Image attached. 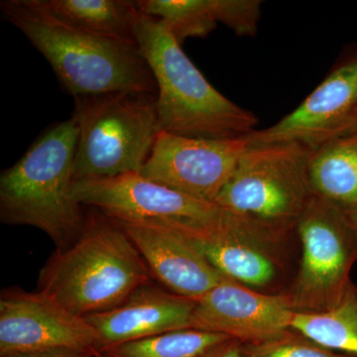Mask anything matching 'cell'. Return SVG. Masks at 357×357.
Segmentation results:
<instances>
[{
  "label": "cell",
  "mask_w": 357,
  "mask_h": 357,
  "mask_svg": "<svg viewBox=\"0 0 357 357\" xmlns=\"http://www.w3.org/2000/svg\"><path fill=\"white\" fill-rule=\"evenodd\" d=\"M347 215H349V220H351L354 229L357 230V208L356 210L347 211Z\"/></svg>",
  "instance_id": "obj_24"
},
{
  "label": "cell",
  "mask_w": 357,
  "mask_h": 357,
  "mask_svg": "<svg viewBox=\"0 0 357 357\" xmlns=\"http://www.w3.org/2000/svg\"><path fill=\"white\" fill-rule=\"evenodd\" d=\"M70 194L81 206L96 208L119 222L159 220L204 222L217 217L222 211L215 204L148 180L140 173L75 181Z\"/></svg>",
  "instance_id": "obj_13"
},
{
  "label": "cell",
  "mask_w": 357,
  "mask_h": 357,
  "mask_svg": "<svg viewBox=\"0 0 357 357\" xmlns=\"http://www.w3.org/2000/svg\"><path fill=\"white\" fill-rule=\"evenodd\" d=\"M357 129V48L293 112L269 128L243 137L248 146L297 142L310 149Z\"/></svg>",
  "instance_id": "obj_10"
},
{
  "label": "cell",
  "mask_w": 357,
  "mask_h": 357,
  "mask_svg": "<svg viewBox=\"0 0 357 357\" xmlns=\"http://www.w3.org/2000/svg\"><path fill=\"white\" fill-rule=\"evenodd\" d=\"M310 153L297 142L248 146L215 206L289 237L312 196Z\"/></svg>",
  "instance_id": "obj_6"
},
{
  "label": "cell",
  "mask_w": 357,
  "mask_h": 357,
  "mask_svg": "<svg viewBox=\"0 0 357 357\" xmlns=\"http://www.w3.org/2000/svg\"><path fill=\"white\" fill-rule=\"evenodd\" d=\"M6 20L46 58L68 93L77 96L157 93V84L137 47L96 36L56 20L33 0H4Z\"/></svg>",
  "instance_id": "obj_3"
},
{
  "label": "cell",
  "mask_w": 357,
  "mask_h": 357,
  "mask_svg": "<svg viewBox=\"0 0 357 357\" xmlns=\"http://www.w3.org/2000/svg\"><path fill=\"white\" fill-rule=\"evenodd\" d=\"M47 14L96 36L137 47L134 33L135 1L129 0H33Z\"/></svg>",
  "instance_id": "obj_17"
},
{
  "label": "cell",
  "mask_w": 357,
  "mask_h": 357,
  "mask_svg": "<svg viewBox=\"0 0 357 357\" xmlns=\"http://www.w3.org/2000/svg\"><path fill=\"white\" fill-rule=\"evenodd\" d=\"M148 283L149 270L121 223L93 208L76 241L45 263L38 291L84 318L119 307Z\"/></svg>",
  "instance_id": "obj_1"
},
{
  "label": "cell",
  "mask_w": 357,
  "mask_h": 357,
  "mask_svg": "<svg viewBox=\"0 0 357 357\" xmlns=\"http://www.w3.org/2000/svg\"><path fill=\"white\" fill-rule=\"evenodd\" d=\"M119 223L139 251L151 278L166 290L198 300L222 280L223 275L167 220Z\"/></svg>",
  "instance_id": "obj_14"
},
{
  "label": "cell",
  "mask_w": 357,
  "mask_h": 357,
  "mask_svg": "<svg viewBox=\"0 0 357 357\" xmlns=\"http://www.w3.org/2000/svg\"><path fill=\"white\" fill-rule=\"evenodd\" d=\"M223 276L255 289L271 287L284 269V237L222 210L204 222L165 220Z\"/></svg>",
  "instance_id": "obj_8"
},
{
  "label": "cell",
  "mask_w": 357,
  "mask_h": 357,
  "mask_svg": "<svg viewBox=\"0 0 357 357\" xmlns=\"http://www.w3.org/2000/svg\"><path fill=\"white\" fill-rule=\"evenodd\" d=\"M307 178L312 194L342 210H356L357 129L311 150Z\"/></svg>",
  "instance_id": "obj_18"
},
{
  "label": "cell",
  "mask_w": 357,
  "mask_h": 357,
  "mask_svg": "<svg viewBox=\"0 0 357 357\" xmlns=\"http://www.w3.org/2000/svg\"><path fill=\"white\" fill-rule=\"evenodd\" d=\"M248 144L244 138L206 139L160 131L141 175L215 204Z\"/></svg>",
  "instance_id": "obj_11"
},
{
  "label": "cell",
  "mask_w": 357,
  "mask_h": 357,
  "mask_svg": "<svg viewBox=\"0 0 357 357\" xmlns=\"http://www.w3.org/2000/svg\"><path fill=\"white\" fill-rule=\"evenodd\" d=\"M100 335L83 317L41 291L6 289L0 296V356L70 349L96 354Z\"/></svg>",
  "instance_id": "obj_9"
},
{
  "label": "cell",
  "mask_w": 357,
  "mask_h": 357,
  "mask_svg": "<svg viewBox=\"0 0 357 357\" xmlns=\"http://www.w3.org/2000/svg\"><path fill=\"white\" fill-rule=\"evenodd\" d=\"M294 312L288 292H259L223 276L197 300L191 328L220 333L243 344H259L290 330Z\"/></svg>",
  "instance_id": "obj_12"
},
{
  "label": "cell",
  "mask_w": 357,
  "mask_h": 357,
  "mask_svg": "<svg viewBox=\"0 0 357 357\" xmlns=\"http://www.w3.org/2000/svg\"><path fill=\"white\" fill-rule=\"evenodd\" d=\"M0 357H96L91 352L59 349V351L26 352V354H7Z\"/></svg>",
  "instance_id": "obj_23"
},
{
  "label": "cell",
  "mask_w": 357,
  "mask_h": 357,
  "mask_svg": "<svg viewBox=\"0 0 357 357\" xmlns=\"http://www.w3.org/2000/svg\"><path fill=\"white\" fill-rule=\"evenodd\" d=\"M243 347L238 340L227 338L196 357H244Z\"/></svg>",
  "instance_id": "obj_22"
},
{
  "label": "cell",
  "mask_w": 357,
  "mask_h": 357,
  "mask_svg": "<svg viewBox=\"0 0 357 357\" xmlns=\"http://www.w3.org/2000/svg\"><path fill=\"white\" fill-rule=\"evenodd\" d=\"M79 128L74 117L49 126L0 175V220L45 232L57 249L81 234L86 215L73 199Z\"/></svg>",
  "instance_id": "obj_4"
},
{
  "label": "cell",
  "mask_w": 357,
  "mask_h": 357,
  "mask_svg": "<svg viewBox=\"0 0 357 357\" xmlns=\"http://www.w3.org/2000/svg\"><path fill=\"white\" fill-rule=\"evenodd\" d=\"M296 230L302 243V258L288 291L294 311H328L354 283L351 273L357 261V230L347 211L314 194Z\"/></svg>",
  "instance_id": "obj_7"
},
{
  "label": "cell",
  "mask_w": 357,
  "mask_h": 357,
  "mask_svg": "<svg viewBox=\"0 0 357 357\" xmlns=\"http://www.w3.org/2000/svg\"><path fill=\"white\" fill-rule=\"evenodd\" d=\"M138 10L157 18L178 43L206 37L218 23L227 25L238 36L255 37L261 16L259 0H140Z\"/></svg>",
  "instance_id": "obj_16"
},
{
  "label": "cell",
  "mask_w": 357,
  "mask_h": 357,
  "mask_svg": "<svg viewBox=\"0 0 357 357\" xmlns=\"http://www.w3.org/2000/svg\"><path fill=\"white\" fill-rule=\"evenodd\" d=\"M156 100L124 91L75 98L74 182L140 173L160 132Z\"/></svg>",
  "instance_id": "obj_5"
},
{
  "label": "cell",
  "mask_w": 357,
  "mask_h": 357,
  "mask_svg": "<svg viewBox=\"0 0 357 357\" xmlns=\"http://www.w3.org/2000/svg\"><path fill=\"white\" fill-rule=\"evenodd\" d=\"M291 328L328 349L357 357V285L352 283L328 311L294 312Z\"/></svg>",
  "instance_id": "obj_19"
},
{
  "label": "cell",
  "mask_w": 357,
  "mask_h": 357,
  "mask_svg": "<svg viewBox=\"0 0 357 357\" xmlns=\"http://www.w3.org/2000/svg\"><path fill=\"white\" fill-rule=\"evenodd\" d=\"M134 33L156 81L160 131L190 138L236 139L256 130L257 116L213 88L161 21L137 8Z\"/></svg>",
  "instance_id": "obj_2"
},
{
  "label": "cell",
  "mask_w": 357,
  "mask_h": 357,
  "mask_svg": "<svg viewBox=\"0 0 357 357\" xmlns=\"http://www.w3.org/2000/svg\"><path fill=\"white\" fill-rule=\"evenodd\" d=\"M244 357H354L328 349L290 328L259 344H243Z\"/></svg>",
  "instance_id": "obj_21"
},
{
  "label": "cell",
  "mask_w": 357,
  "mask_h": 357,
  "mask_svg": "<svg viewBox=\"0 0 357 357\" xmlns=\"http://www.w3.org/2000/svg\"><path fill=\"white\" fill-rule=\"evenodd\" d=\"M227 338L204 331H178L102 347L96 357H196Z\"/></svg>",
  "instance_id": "obj_20"
},
{
  "label": "cell",
  "mask_w": 357,
  "mask_h": 357,
  "mask_svg": "<svg viewBox=\"0 0 357 357\" xmlns=\"http://www.w3.org/2000/svg\"><path fill=\"white\" fill-rule=\"evenodd\" d=\"M197 300L148 283L119 307L84 317L100 335V347L192 330Z\"/></svg>",
  "instance_id": "obj_15"
}]
</instances>
